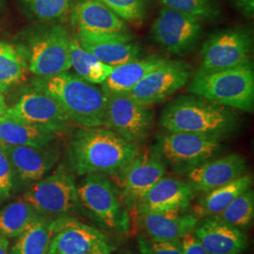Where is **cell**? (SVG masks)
<instances>
[{
  "instance_id": "cell-1",
  "label": "cell",
  "mask_w": 254,
  "mask_h": 254,
  "mask_svg": "<svg viewBox=\"0 0 254 254\" xmlns=\"http://www.w3.org/2000/svg\"><path fill=\"white\" fill-rule=\"evenodd\" d=\"M138 152V144L127 141L106 127H83L71 140L68 157L78 175L116 176Z\"/></svg>"
},
{
  "instance_id": "cell-2",
  "label": "cell",
  "mask_w": 254,
  "mask_h": 254,
  "mask_svg": "<svg viewBox=\"0 0 254 254\" xmlns=\"http://www.w3.org/2000/svg\"><path fill=\"white\" fill-rule=\"evenodd\" d=\"M166 132H184L221 140L238 128L232 109L199 96H181L170 103L160 117Z\"/></svg>"
},
{
  "instance_id": "cell-3",
  "label": "cell",
  "mask_w": 254,
  "mask_h": 254,
  "mask_svg": "<svg viewBox=\"0 0 254 254\" xmlns=\"http://www.w3.org/2000/svg\"><path fill=\"white\" fill-rule=\"evenodd\" d=\"M32 87L57 101L70 120L83 127H103L107 93L74 73L36 76Z\"/></svg>"
},
{
  "instance_id": "cell-4",
  "label": "cell",
  "mask_w": 254,
  "mask_h": 254,
  "mask_svg": "<svg viewBox=\"0 0 254 254\" xmlns=\"http://www.w3.org/2000/svg\"><path fill=\"white\" fill-rule=\"evenodd\" d=\"M188 91L195 96L228 109L253 112L254 70L251 64L224 70H199L188 82Z\"/></svg>"
},
{
  "instance_id": "cell-5",
  "label": "cell",
  "mask_w": 254,
  "mask_h": 254,
  "mask_svg": "<svg viewBox=\"0 0 254 254\" xmlns=\"http://www.w3.org/2000/svg\"><path fill=\"white\" fill-rule=\"evenodd\" d=\"M77 186L78 199L85 208L103 226L127 234L130 216L115 184L102 174H87Z\"/></svg>"
},
{
  "instance_id": "cell-6",
  "label": "cell",
  "mask_w": 254,
  "mask_h": 254,
  "mask_svg": "<svg viewBox=\"0 0 254 254\" xmlns=\"http://www.w3.org/2000/svg\"><path fill=\"white\" fill-rule=\"evenodd\" d=\"M23 200L35 209L39 215L46 218L65 217L80 205L74 178L63 167L34 182L25 192Z\"/></svg>"
},
{
  "instance_id": "cell-7",
  "label": "cell",
  "mask_w": 254,
  "mask_h": 254,
  "mask_svg": "<svg viewBox=\"0 0 254 254\" xmlns=\"http://www.w3.org/2000/svg\"><path fill=\"white\" fill-rule=\"evenodd\" d=\"M156 151L175 173L187 174L215 158L223 149L220 140L184 132H166L156 138Z\"/></svg>"
},
{
  "instance_id": "cell-8",
  "label": "cell",
  "mask_w": 254,
  "mask_h": 254,
  "mask_svg": "<svg viewBox=\"0 0 254 254\" xmlns=\"http://www.w3.org/2000/svg\"><path fill=\"white\" fill-rule=\"evenodd\" d=\"M71 35L61 25L45 27L33 33L25 49L28 71L36 76H51L68 72Z\"/></svg>"
},
{
  "instance_id": "cell-9",
  "label": "cell",
  "mask_w": 254,
  "mask_h": 254,
  "mask_svg": "<svg viewBox=\"0 0 254 254\" xmlns=\"http://www.w3.org/2000/svg\"><path fill=\"white\" fill-rule=\"evenodd\" d=\"M154 112L128 93H107L103 127L129 142L138 144L150 135Z\"/></svg>"
},
{
  "instance_id": "cell-10",
  "label": "cell",
  "mask_w": 254,
  "mask_h": 254,
  "mask_svg": "<svg viewBox=\"0 0 254 254\" xmlns=\"http://www.w3.org/2000/svg\"><path fill=\"white\" fill-rule=\"evenodd\" d=\"M253 46L252 35L244 29L220 30L202 45L200 70H224L251 64Z\"/></svg>"
},
{
  "instance_id": "cell-11",
  "label": "cell",
  "mask_w": 254,
  "mask_h": 254,
  "mask_svg": "<svg viewBox=\"0 0 254 254\" xmlns=\"http://www.w3.org/2000/svg\"><path fill=\"white\" fill-rule=\"evenodd\" d=\"M167 173V165L155 148L138 154L119 173V194L128 210H135L139 199Z\"/></svg>"
},
{
  "instance_id": "cell-12",
  "label": "cell",
  "mask_w": 254,
  "mask_h": 254,
  "mask_svg": "<svg viewBox=\"0 0 254 254\" xmlns=\"http://www.w3.org/2000/svg\"><path fill=\"white\" fill-rule=\"evenodd\" d=\"M200 20L163 7L152 25L154 41L167 52L185 55L195 48L201 37Z\"/></svg>"
},
{
  "instance_id": "cell-13",
  "label": "cell",
  "mask_w": 254,
  "mask_h": 254,
  "mask_svg": "<svg viewBox=\"0 0 254 254\" xmlns=\"http://www.w3.org/2000/svg\"><path fill=\"white\" fill-rule=\"evenodd\" d=\"M190 73L188 64L168 60L148 73L128 94L138 103L151 107L163 102L185 87L190 81Z\"/></svg>"
},
{
  "instance_id": "cell-14",
  "label": "cell",
  "mask_w": 254,
  "mask_h": 254,
  "mask_svg": "<svg viewBox=\"0 0 254 254\" xmlns=\"http://www.w3.org/2000/svg\"><path fill=\"white\" fill-rule=\"evenodd\" d=\"M5 115L45 127L56 134L67 131L73 123L53 97L34 88L25 91Z\"/></svg>"
},
{
  "instance_id": "cell-15",
  "label": "cell",
  "mask_w": 254,
  "mask_h": 254,
  "mask_svg": "<svg viewBox=\"0 0 254 254\" xmlns=\"http://www.w3.org/2000/svg\"><path fill=\"white\" fill-rule=\"evenodd\" d=\"M76 38L87 51L102 63L116 67L141 58L142 49L127 31L95 33L76 29Z\"/></svg>"
},
{
  "instance_id": "cell-16",
  "label": "cell",
  "mask_w": 254,
  "mask_h": 254,
  "mask_svg": "<svg viewBox=\"0 0 254 254\" xmlns=\"http://www.w3.org/2000/svg\"><path fill=\"white\" fill-rule=\"evenodd\" d=\"M248 165L241 154H230L212 158L186 174L187 183L194 193L205 194L235 181L247 173Z\"/></svg>"
},
{
  "instance_id": "cell-17",
  "label": "cell",
  "mask_w": 254,
  "mask_h": 254,
  "mask_svg": "<svg viewBox=\"0 0 254 254\" xmlns=\"http://www.w3.org/2000/svg\"><path fill=\"white\" fill-rule=\"evenodd\" d=\"M105 238L99 230L75 218H55L48 254H89L92 246Z\"/></svg>"
},
{
  "instance_id": "cell-18",
  "label": "cell",
  "mask_w": 254,
  "mask_h": 254,
  "mask_svg": "<svg viewBox=\"0 0 254 254\" xmlns=\"http://www.w3.org/2000/svg\"><path fill=\"white\" fill-rule=\"evenodd\" d=\"M193 234L208 254H242L249 246L244 231L217 217L200 218Z\"/></svg>"
},
{
  "instance_id": "cell-19",
  "label": "cell",
  "mask_w": 254,
  "mask_h": 254,
  "mask_svg": "<svg viewBox=\"0 0 254 254\" xmlns=\"http://www.w3.org/2000/svg\"><path fill=\"white\" fill-rule=\"evenodd\" d=\"M195 197V193L186 181L164 176L146 192L136 205V212L187 211Z\"/></svg>"
},
{
  "instance_id": "cell-20",
  "label": "cell",
  "mask_w": 254,
  "mask_h": 254,
  "mask_svg": "<svg viewBox=\"0 0 254 254\" xmlns=\"http://www.w3.org/2000/svg\"><path fill=\"white\" fill-rule=\"evenodd\" d=\"M199 218L187 211L148 212L138 214V223L145 236L154 240L174 241L190 233Z\"/></svg>"
},
{
  "instance_id": "cell-21",
  "label": "cell",
  "mask_w": 254,
  "mask_h": 254,
  "mask_svg": "<svg viewBox=\"0 0 254 254\" xmlns=\"http://www.w3.org/2000/svg\"><path fill=\"white\" fill-rule=\"evenodd\" d=\"M1 143V142H0ZM13 172L23 182L34 183L43 179L53 168L59 155L46 147L8 145L1 143Z\"/></svg>"
},
{
  "instance_id": "cell-22",
  "label": "cell",
  "mask_w": 254,
  "mask_h": 254,
  "mask_svg": "<svg viewBox=\"0 0 254 254\" xmlns=\"http://www.w3.org/2000/svg\"><path fill=\"white\" fill-rule=\"evenodd\" d=\"M70 15L76 29L95 33L128 30L127 22L100 0H76Z\"/></svg>"
},
{
  "instance_id": "cell-23",
  "label": "cell",
  "mask_w": 254,
  "mask_h": 254,
  "mask_svg": "<svg viewBox=\"0 0 254 254\" xmlns=\"http://www.w3.org/2000/svg\"><path fill=\"white\" fill-rule=\"evenodd\" d=\"M167 61V59L153 55L113 67L108 78L102 83V90L106 93H128L148 73Z\"/></svg>"
},
{
  "instance_id": "cell-24",
  "label": "cell",
  "mask_w": 254,
  "mask_h": 254,
  "mask_svg": "<svg viewBox=\"0 0 254 254\" xmlns=\"http://www.w3.org/2000/svg\"><path fill=\"white\" fill-rule=\"evenodd\" d=\"M56 135L47 128L19 119L8 115L0 117V142L3 144L46 147Z\"/></svg>"
},
{
  "instance_id": "cell-25",
  "label": "cell",
  "mask_w": 254,
  "mask_h": 254,
  "mask_svg": "<svg viewBox=\"0 0 254 254\" xmlns=\"http://www.w3.org/2000/svg\"><path fill=\"white\" fill-rule=\"evenodd\" d=\"M253 185V175L245 173L235 181L203 194L193 206V213L199 219L218 216L236 197L252 189Z\"/></svg>"
},
{
  "instance_id": "cell-26",
  "label": "cell",
  "mask_w": 254,
  "mask_h": 254,
  "mask_svg": "<svg viewBox=\"0 0 254 254\" xmlns=\"http://www.w3.org/2000/svg\"><path fill=\"white\" fill-rule=\"evenodd\" d=\"M70 61L71 68H73L75 74L94 85L102 84L113 70L112 66L102 63L94 55L87 51L76 36H71Z\"/></svg>"
},
{
  "instance_id": "cell-27",
  "label": "cell",
  "mask_w": 254,
  "mask_h": 254,
  "mask_svg": "<svg viewBox=\"0 0 254 254\" xmlns=\"http://www.w3.org/2000/svg\"><path fill=\"white\" fill-rule=\"evenodd\" d=\"M28 72L26 53L17 46L0 43V92L24 81Z\"/></svg>"
},
{
  "instance_id": "cell-28",
  "label": "cell",
  "mask_w": 254,
  "mask_h": 254,
  "mask_svg": "<svg viewBox=\"0 0 254 254\" xmlns=\"http://www.w3.org/2000/svg\"><path fill=\"white\" fill-rule=\"evenodd\" d=\"M41 218L26 200L11 202L0 211V233L6 237H18Z\"/></svg>"
},
{
  "instance_id": "cell-29",
  "label": "cell",
  "mask_w": 254,
  "mask_h": 254,
  "mask_svg": "<svg viewBox=\"0 0 254 254\" xmlns=\"http://www.w3.org/2000/svg\"><path fill=\"white\" fill-rule=\"evenodd\" d=\"M52 235V219L41 218L18 236L10 254H48Z\"/></svg>"
},
{
  "instance_id": "cell-30",
  "label": "cell",
  "mask_w": 254,
  "mask_h": 254,
  "mask_svg": "<svg viewBox=\"0 0 254 254\" xmlns=\"http://www.w3.org/2000/svg\"><path fill=\"white\" fill-rule=\"evenodd\" d=\"M215 217L242 231L251 228L254 218V190L250 189L240 194Z\"/></svg>"
},
{
  "instance_id": "cell-31",
  "label": "cell",
  "mask_w": 254,
  "mask_h": 254,
  "mask_svg": "<svg viewBox=\"0 0 254 254\" xmlns=\"http://www.w3.org/2000/svg\"><path fill=\"white\" fill-rule=\"evenodd\" d=\"M28 13L43 22L63 21L71 14V0H20Z\"/></svg>"
},
{
  "instance_id": "cell-32",
  "label": "cell",
  "mask_w": 254,
  "mask_h": 254,
  "mask_svg": "<svg viewBox=\"0 0 254 254\" xmlns=\"http://www.w3.org/2000/svg\"><path fill=\"white\" fill-rule=\"evenodd\" d=\"M166 8L189 14L199 20L213 18L218 10L213 0H160Z\"/></svg>"
},
{
  "instance_id": "cell-33",
  "label": "cell",
  "mask_w": 254,
  "mask_h": 254,
  "mask_svg": "<svg viewBox=\"0 0 254 254\" xmlns=\"http://www.w3.org/2000/svg\"><path fill=\"white\" fill-rule=\"evenodd\" d=\"M119 17L138 26L145 17L147 0H100Z\"/></svg>"
},
{
  "instance_id": "cell-34",
  "label": "cell",
  "mask_w": 254,
  "mask_h": 254,
  "mask_svg": "<svg viewBox=\"0 0 254 254\" xmlns=\"http://www.w3.org/2000/svg\"><path fill=\"white\" fill-rule=\"evenodd\" d=\"M137 246L141 254H183L181 240H154L145 236H139Z\"/></svg>"
},
{
  "instance_id": "cell-35",
  "label": "cell",
  "mask_w": 254,
  "mask_h": 254,
  "mask_svg": "<svg viewBox=\"0 0 254 254\" xmlns=\"http://www.w3.org/2000/svg\"><path fill=\"white\" fill-rule=\"evenodd\" d=\"M13 189V170L0 143V199L8 198Z\"/></svg>"
},
{
  "instance_id": "cell-36",
  "label": "cell",
  "mask_w": 254,
  "mask_h": 254,
  "mask_svg": "<svg viewBox=\"0 0 254 254\" xmlns=\"http://www.w3.org/2000/svg\"><path fill=\"white\" fill-rule=\"evenodd\" d=\"M181 245L183 254H208L193 233L182 238Z\"/></svg>"
},
{
  "instance_id": "cell-37",
  "label": "cell",
  "mask_w": 254,
  "mask_h": 254,
  "mask_svg": "<svg viewBox=\"0 0 254 254\" xmlns=\"http://www.w3.org/2000/svg\"><path fill=\"white\" fill-rule=\"evenodd\" d=\"M236 5L246 17H254V0H236Z\"/></svg>"
},
{
  "instance_id": "cell-38",
  "label": "cell",
  "mask_w": 254,
  "mask_h": 254,
  "mask_svg": "<svg viewBox=\"0 0 254 254\" xmlns=\"http://www.w3.org/2000/svg\"><path fill=\"white\" fill-rule=\"evenodd\" d=\"M112 248L109 245L108 239H101L92 246L89 254H111Z\"/></svg>"
},
{
  "instance_id": "cell-39",
  "label": "cell",
  "mask_w": 254,
  "mask_h": 254,
  "mask_svg": "<svg viewBox=\"0 0 254 254\" xmlns=\"http://www.w3.org/2000/svg\"><path fill=\"white\" fill-rule=\"evenodd\" d=\"M0 254H10L9 253V241L7 237L0 233Z\"/></svg>"
},
{
  "instance_id": "cell-40",
  "label": "cell",
  "mask_w": 254,
  "mask_h": 254,
  "mask_svg": "<svg viewBox=\"0 0 254 254\" xmlns=\"http://www.w3.org/2000/svg\"><path fill=\"white\" fill-rule=\"evenodd\" d=\"M8 110V106L6 104V101L4 99L3 94L0 92V117L5 115Z\"/></svg>"
},
{
  "instance_id": "cell-41",
  "label": "cell",
  "mask_w": 254,
  "mask_h": 254,
  "mask_svg": "<svg viewBox=\"0 0 254 254\" xmlns=\"http://www.w3.org/2000/svg\"><path fill=\"white\" fill-rule=\"evenodd\" d=\"M132 254V253H130V252H124V253H122V254Z\"/></svg>"
},
{
  "instance_id": "cell-42",
  "label": "cell",
  "mask_w": 254,
  "mask_h": 254,
  "mask_svg": "<svg viewBox=\"0 0 254 254\" xmlns=\"http://www.w3.org/2000/svg\"><path fill=\"white\" fill-rule=\"evenodd\" d=\"M2 3H3V0H0V8H1V6H2Z\"/></svg>"
}]
</instances>
